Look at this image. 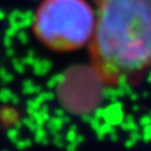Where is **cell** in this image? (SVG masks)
Returning <instances> with one entry per match:
<instances>
[{"label": "cell", "mask_w": 151, "mask_h": 151, "mask_svg": "<svg viewBox=\"0 0 151 151\" xmlns=\"http://www.w3.org/2000/svg\"><path fill=\"white\" fill-rule=\"evenodd\" d=\"M93 72L107 87L137 86L151 70V0H94Z\"/></svg>", "instance_id": "cell-1"}, {"label": "cell", "mask_w": 151, "mask_h": 151, "mask_svg": "<svg viewBox=\"0 0 151 151\" xmlns=\"http://www.w3.org/2000/svg\"><path fill=\"white\" fill-rule=\"evenodd\" d=\"M94 6L87 0H42L32 32L40 44L58 53L89 45L94 32Z\"/></svg>", "instance_id": "cell-2"}]
</instances>
